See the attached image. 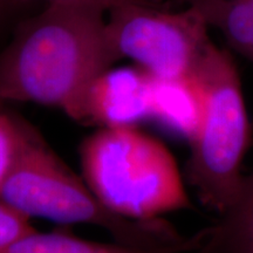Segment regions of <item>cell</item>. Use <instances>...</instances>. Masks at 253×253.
Listing matches in <instances>:
<instances>
[{
	"mask_svg": "<svg viewBox=\"0 0 253 253\" xmlns=\"http://www.w3.org/2000/svg\"><path fill=\"white\" fill-rule=\"evenodd\" d=\"M0 50V102H33L90 125L95 81L120 61L107 36L104 0H46Z\"/></svg>",
	"mask_w": 253,
	"mask_h": 253,
	"instance_id": "6da1fadb",
	"label": "cell"
},
{
	"mask_svg": "<svg viewBox=\"0 0 253 253\" xmlns=\"http://www.w3.org/2000/svg\"><path fill=\"white\" fill-rule=\"evenodd\" d=\"M0 201L28 219L94 225L126 245L177 248L192 253L201 244V232L185 237L163 218L132 220L108 210L84 177L63 162L39 129L24 116L20 148L0 191Z\"/></svg>",
	"mask_w": 253,
	"mask_h": 253,
	"instance_id": "7a4b0ae2",
	"label": "cell"
},
{
	"mask_svg": "<svg viewBox=\"0 0 253 253\" xmlns=\"http://www.w3.org/2000/svg\"><path fill=\"white\" fill-rule=\"evenodd\" d=\"M188 79L197 94L199 118L190 137L185 177L201 203L219 216L238 195L251 142L242 81L230 50L212 41Z\"/></svg>",
	"mask_w": 253,
	"mask_h": 253,
	"instance_id": "3957f363",
	"label": "cell"
},
{
	"mask_svg": "<svg viewBox=\"0 0 253 253\" xmlns=\"http://www.w3.org/2000/svg\"><path fill=\"white\" fill-rule=\"evenodd\" d=\"M82 177L97 199L132 220L190 208L175 157L163 142L132 126H99L80 145Z\"/></svg>",
	"mask_w": 253,
	"mask_h": 253,
	"instance_id": "277c9868",
	"label": "cell"
},
{
	"mask_svg": "<svg viewBox=\"0 0 253 253\" xmlns=\"http://www.w3.org/2000/svg\"><path fill=\"white\" fill-rule=\"evenodd\" d=\"M107 36L119 60L155 80L188 79L211 39L196 9L173 11L160 0H104Z\"/></svg>",
	"mask_w": 253,
	"mask_h": 253,
	"instance_id": "5b68a950",
	"label": "cell"
},
{
	"mask_svg": "<svg viewBox=\"0 0 253 253\" xmlns=\"http://www.w3.org/2000/svg\"><path fill=\"white\" fill-rule=\"evenodd\" d=\"M154 80L138 67L104 72L89 94L90 125L132 126L153 118Z\"/></svg>",
	"mask_w": 253,
	"mask_h": 253,
	"instance_id": "8992f818",
	"label": "cell"
},
{
	"mask_svg": "<svg viewBox=\"0 0 253 253\" xmlns=\"http://www.w3.org/2000/svg\"><path fill=\"white\" fill-rule=\"evenodd\" d=\"M201 231V245L192 253H253V171L216 223Z\"/></svg>",
	"mask_w": 253,
	"mask_h": 253,
	"instance_id": "52a82bcc",
	"label": "cell"
},
{
	"mask_svg": "<svg viewBox=\"0 0 253 253\" xmlns=\"http://www.w3.org/2000/svg\"><path fill=\"white\" fill-rule=\"evenodd\" d=\"M223 34L231 49L253 63V0H178Z\"/></svg>",
	"mask_w": 253,
	"mask_h": 253,
	"instance_id": "ba28073f",
	"label": "cell"
},
{
	"mask_svg": "<svg viewBox=\"0 0 253 253\" xmlns=\"http://www.w3.org/2000/svg\"><path fill=\"white\" fill-rule=\"evenodd\" d=\"M0 253H189L177 248H143L114 243H99L65 232L33 230Z\"/></svg>",
	"mask_w": 253,
	"mask_h": 253,
	"instance_id": "9c48e42d",
	"label": "cell"
},
{
	"mask_svg": "<svg viewBox=\"0 0 253 253\" xmlns=\"http://www.w3.org/2000/svg\"><path fill=\"white\" fill-rule=\"evenodd\" d=\"M23 115L0 102V191L17 160L21 140Z\"/></svg>",
	"mask_w": 253,
	"mask_h": 253,
	"instance_id": "30bf717a",
	"label": "cell"
},
{
	"mask_svg": "<svg viewBox=\"0 0 253 253\" xmlns=\"http://www.w3.org/2000/svg\"><path fill=\"white\" fill-rule=\"evenodd\" d=\"M31 219L0 201V252L15 240L36 230Z\"/></svg>",
	"mask_w": 253,
	"mask_h": 253,
	"instance_id": "8fae6325",
	"label": "cell"
},
{
	"mask_svg": "<svg viewBox=\"0 0 253 253\" xmlns=\"http://www.w3.org/2000/svg\"><path fill=\"white\" fill-rule=\"evenodd\" d=\"M19 7L21 6L18 4L17 0H0V28L5 24L8 15Z\"/></svg>",
	"mask_w": 253,
	"mask_h": 253,
	"instance_id": "7c38bea8",
	"label": "cell"
},
{
	"mask_svg": "<svg viewBox=\"0 0 253 253\" xmlns=\"http://www.w3.org/2000/svg\"><path fill=\"white\" fill-rule=\"evenodd\" d=\"M17 1H18L19 5L23 6V5H25V4H27L28 1H31V0H17Z\"/></svg>",
	"mask_w": 253,
	"mask_h": 253,
	"instance_id": "4fadbf2b",
	"label": "cell"
}]
</instances>
